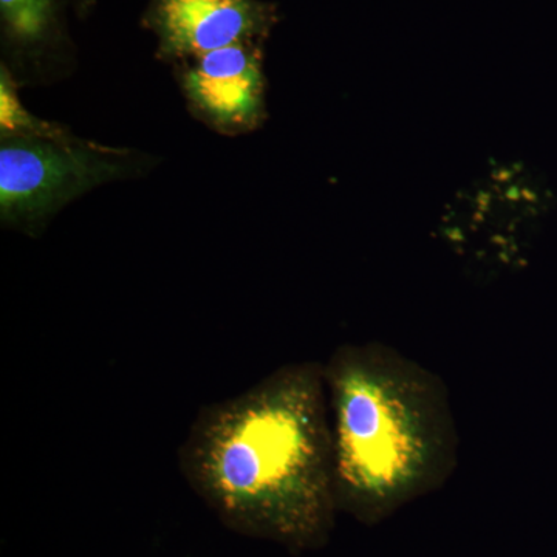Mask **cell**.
Segmentation results:
<instances>
[{
    "instance_id": "cell-6",
    "label": "cell",
    "mask_w": 557,
    "mask_h": 557,
    "mask_svg": "<svg viewBox=\"0 0 557 557\" xmlns=\"http://www.w3.org/2000/svg\"><path fill=\"white\" fill-rule=\"evenodd\" d=\"M58 0H0L3 32L17 46L44 42L57 20Z\"/></svg>"
},
{
    "instance_id": "cell-4",
    "label": "cell",
    "mask_w": 557,
    "mask_h": 557,
    "mask_svg": "<svg viewBox=\"0 0 557 557\" xmlns=\"http://www.w3.org/2000/svg\"><path fill=\"white\" fill-rule=\"evenodd\" d=\"M178 64L180 89L201 123L228 137L262 126L267 79L260 44H234Z\"/></svg>"
},
{
    "instance_id": "cell-3",
    "label": "cell",
    "mask_w": 557,
    "mask_h": 557,
    "mask_svg": "<svg viewBox=\"0 0 557 557\" xmlns=\"http://www.w3.org/2000/svg\"><path fill=\"white\" fill-rule=\"evenodd\" d=\"M129 149L108 148L32 116L0 137V220L33 233L70 201L145 168Z\"/></svg>"
},
{
    "instance_id": "cell-2",
    "label": "cell",
    "mask_w": 557,
    "mask_h": 557,
    "mask_svg": "<svg viewBox=\"0 0 557 557\" xmlns=\"http://www.w3.org/2000/svg\"><path fill=\"white\" fill-rule=\"evenodd\" d=\"M338 511L376 525L435 493L458 465V429L437 373L381 343L324 362Z\"/></svg>"
},
{
    "instance_id": "cell-1",
    "label": "cell",
    "mask_w": 557,
    "mask_h": 557,
    "mask_svg": "<svg viewBox=\"0 0 557 557\" xmlns=\"http://www.w3.org/2000/svg\"><path fill=\"white\" fill-rule=\"evenodd\" d=\"M178 467L231 530L289 552L324 547L339 512L324 362H288L201 409Z\"/></svg>"
},
{
    "instance_id": "cell-5",
    "label": "cell",
    "mask_w": 557,
    "mask_h": 557,
    "mask_svg": "<svg viewBox=\"0 0 557 557\" xmlns=\"http://www.w3.org/2000/svg\"><path fill=\"white\" fill-rule=\"evenodd\" d=\"M276 9L260 0H150L145 25L159 39V58L182 62L267 38Z\"/></svg>"
}]
</instances>
